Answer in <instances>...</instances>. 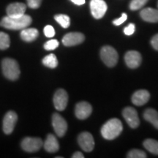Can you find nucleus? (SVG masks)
I'll list each match as a JSON object with an SVG mask.
<instances>
[{"label":"nucleus","instance_id":"1","mask_svg":"<svg viewBox=\"0 0 158 158\" xmlns=\"http://www.w3.org/2000/svg\"><path fill=\"white\" fill-rule=\"evenodd\" d=\"M32 19L28 15H23L20 17L12 18L4 17L0 21V25L4 28L12 30H20L29 27L31 23Z\"/></svg>","mask_w":158,"mask_h":158},{"label":"nucleus","instance_id":"16","mask_svg":"<svg viewBox=\"0 0 158 158\" xmlns=\"http://www.w3.org/2000/svg\"><path fill=\"white\" fill-rule=\"evenodd\" d=\"M150 99V94L147 90L140 89L136 91L132 96V102L137 106L145 105Z\"/></svg>","mask_w":158,"mask_h":158},{"label":"nucleus","instance_id":"14","mask_svg":"<svg viewBox=\"0 0 158 158\" xmlns=\"http://www.w3.org/2000/svg\"><path fill=\"white\" fill-rule=\"evenodd\" d=\"M92 112V106L87 102H80L76 104L75 114L79 119H86L91 115Z\"/></svg>","mask_w":158,"mask_h":158},{"label":"nucleus","instance_id":"32","mask_svg":"<svg viewBox=\"0 0 158 158\" xmlns=\"http://www.w3.org/2000/svg\"><path fill=\"white\" fill-rule=\"evenodd\" d=\"M152 46L153 47L155 50L158 51V34L155 35L151 40Z\"/></svg>","mask_w":158,"mask_h":158},{"label":"nucleus","instance_id":"24","mask_svg":"<svg viewBox=\"0 0 158 158\" xmlns=\"http://www.w3.org/2000/svg\"><path fill=\"white\" fill-rule=\"evenodd\" d=\"M10 45V39L9 35L3 31H0V49L5 50L8 48Z\"/></svg>","mask_w":158,"mask_h":158},{"label":"nucleus","instance_id":"4","mask_svg":"<svg viewBox=\"0 0 158 158\" xmlns=\"http://www.w3.org/2000/svg\"><path fill=\"white\" fill-rule=\"evenodd\" d=\"M100 57L103 61L105 64L112 68L118 62V54L113 47L106 45L102 47L100 51Z\"/></svg>","mask_w":158,"mask_h":158},{"label":"nucleus","instance_id":"31","mask_svg":"<svg viewBox=\"0 0 158 158\" xmlns=\"http://www.w3.org/2000/svg\"><path fill=\"white\" fill-rule=\"evenodd\" d=\"M127 14H126V13H122V16L120 17L119 19L114 20V21H113V23L115 26H119V25H121L122 23H123L124 21L127 20Z\"/></svg>","mask_w":158,"mask_h":158},{"label":"nucleus","instance_id":"18","mask_svg":"<svg viewBox=\"0 0 158 158\" xmlns=\"http://www.w3.org/2000/svg\"><path fill=\"white\" fill-rule=\"evenodd\" d=\"M44 149L45 151L50 153H55L58 151L59 149V142L57 141L56 138L52 134H49L47 136L44 144Z\"/></svg>","mask_w":158,"mask_h":158},{"label":"nucleus","instance_id":"22","mask_svg":"<svg viewBox=\"0 0 158 158\" xmlns=\"http://www.w3.org/2000/svg\"><path fill=\"white\" fill-rule=\"evenodd\" d=\"M43 64L48 68H55L58 65V60H57L56 56L54 54H51L47 55L46 56L43 58Z\"/></svg>","mask_w":158,"mask_h":158},{"label":"nucleus","instance_id":"2","mask_svg":"<svg viewBox=\"0 0 158 158\" xmlns=\"http://www.w3.org/2000/svg\"><path fill=\"white\" fill-rule=\"evenodd\" d=\"M123 130L122 122L118 118L108 120L101 128V134L105 139L113 140L121 134Z\"/></svg>","mask_w":158,"mask_h":158},{"label":"nucleus","instance_id":"26","mask_svg":"<svg viewBox=\"0 0 158 158\" xmlns=\"http://www.w3.org/2000/svg\"><path fill=\"white\" fill-rule=\"evenodd\" d=\"M127 157L128 158H146L147 154L143 151L139 149H133L130 151L127 154Z\"/></svg>","mask_w":158,"mask_h":158},{"label":"nucleus","instance_id":"12","mask_svg":"<svg viewBox=\"0 0 158 158\" xmlns=\"http://www.w3.org/2000/svg\"><path fill=\"white\" fill-rule=\"evenodd\" d=\"M84 35L81 32H70L66 34L62 38V43L65 46H74L84 41Z\"/></svg>","mask_w":158,"mask_h":158},{"label":"nucleus","instance_id":"28","mask_svg":"<svg viewBox=\"0 0 158 158\" xmlns=\"http://www.w3.org/2000/svg\"><path fill=\"white\" fill-rule=\"evenodd\" d=\"M43 31H44V34L47 37H53L55 35V30L54 27L51 25L45 26Z\"/></svg>","mask_w":158,"mask_h":158},{"label":"nucleus","instance_id":"3","mask_svg":"<svg viewBox=\"0 0 158 158\" xmlns=\"http://www.w3.org/2000/svg\"><path fill=\"white\" fill-rule=\"evenodd\" d=\"M2 69L4 76L9 80L15 81L19 78V65L15 59L10 58L4 59L2 62Z\"/></svg>","mask_w":158,"mask_h":158},{"label":"nucleus","instance_id":"33","mask_svg":"<svg viewBox=\"0 0 158 158\" xmlns=\"http://www.w3.org/2000/svg\"><path fill=\"white\" fill-rule=\"evenodd\" d=\"M72 157L73 158H84V155H83L81 152H75L73 155Z\"/></svg>","mask_w":158,"mask_h":158},{"label":"nucleus","instance_id":"17","mask_svg":"<svg viewBox=\"0 0 158 158\" xmlns=\"http://www.w3.org/2000/svg\"><path fill=\"white\" fill-rule=\"evenodd\" d=\"M141 19L143 21L150 23H157L158 22V10L147 7L144 8L141 11Z\"/></svg>","mask_w":158,"mask_h":158},{"label":"nucleus","instance_id":"5","mask_svg":"<svg viewBox=\"0 0 158 158\" xmlns=\"http://www.w3.org/2000/svg\"><path fill=\"white\" fill-rule=\"evenodd\" d=\"M52 125L55 133L59 137H63L68 130L66 120L60 114L55 113L52 116Z\"/></svg>","mask_w":158,"mask_h":158},{"label":"nucleus","instance_id":"10","mask_svg":"<svg viewBox=\"0 0 158 158\" xmlns=\"http://www.w3.org/2000/svg\"><path fill=\"white\" fill-rule=\"evenodd\" d=\"M68 94L64 89H59L55 92L54 96V104L56 110H64L68 106Z\"/></svg>","mask_w":158,"mask_h":158},{"label":"nucleus","instance_id":"21","mask_svg":"<svg viewBox=\"0 0 158 158\" xmlns=\"http://www.w3.org/2000/svg\"><path fill=\"white\" fill-rule=\"evenodd\" d=\"M143 147L147 149L149 152L154 155H158V141L156 140L148 138L143 141Z\"/></svg>","mask_w":158,"mask_h":158},{"label":"nucleus","instance_id":"34","mask_svg":"<svg viewBox=\"0 0 158 158\" xmlns=\"http://www.w3.org/2000/svg\"><path fill=\"white\" fill-rule=\"evenodd\" d=\"M70 1L77 5H82L85 3V0H70Z\"/></svg>","mask_w":158,"mask_h":158},{"label":"nucleus","instance_id":"25","mask_svg":"<svg viewBox=\"0 0 158 158\" xmlns=\"http://www.w3.org/2000/svg\"><path fill=\"white\" fill-rule=\"evenodd\" d=\"M149 0H132L130 3V8L132 10H137L143 7Z\"/></svg>","mask_w":158,"mask_h":158},{"label":"nucleus","instance_id":"23","mask_svg":"<svg viewBox=\"0 0 158 158\" xmlns=\"http://www.w3.org/2000/svg\"><path fill=\"white\" fill-rule=\"evenodd\" d=\"M54 19L60 24L63 28L67 29L70 27V17L67 15L59 14L54 16Z\"/></svg>","mask_w":158,"mask_h":158},{"label":"nucleus","instance_id":"30","mask_svg":"<svg viewBox=\"0 0 158 158\" xmlns=\"http://www.w3.org/2000/svg\"><path fill=\"white\" fill-rule=\"evenodd\" d=\"M135 24H134V23H130L129 25L127 26V27L124 29V33L126 35L130 36V35H132L134 32H135Z\"/></svg>","mask_w":158,"mask_h":158},{"label":"nucleus","instance_id":"8","mask_svg":"<svg viewBox=\"0 0 158 158\" xmlns=\"http://www.w3.org/2000/svg\"><path fill=\"white\" fill-rule=\"evenodd\" d=\"M122 115L130 127L137 128L139 126L140 119L138 118V112L135 108L132 107L125 108L122 111Z\"/></svg>","mask_w":158,"mask_h":158},{"label":"nucleus","instance_id":"6","mask_svg":"<svg viewBox=\"0 0 158 158\" xmlns=\"http://www.w3.org/2000/svg\"><path fill=\"white\" fill-rule=\"evenodd\" d=\"M107 9L108 6L104 0H91L90 10L94 19H100L103 17Z\"/></svg>","mask_w":158,"mask_h":158},{"label":"nucleus","instance_id":"20","mask_svg":"<svg viewBox=\"0 0 158 158\" xmlns=\"http://www.w3.org/2000/svg\"><path fill=\"white\" fill-rule=\"evenodd\" d=\"M143 118L158 129V112L153 108H148L144 111Z\"/></svg>","mask_w":158,"mask_h":158},{"label":"nucleus","instance_id":"9","mask_svg":"<svg viewBox=\"0 0 158 158\" xmlns=\"http://www.w3.org/2000/svg\"><path fill=\"white\" fill-rule=\"evenodd\" d=\"M78 141L79 146L84 151L86 152H89L93 150L94 147V141L93 136L91 133H88V132H83L78 135Z\"/></svg>","mask_w":158,"mask_h":158},{"label":"nucleus","instance_id":"19","mask_svg":"<svg viewBox=\"0 0 158 158\" xmlns=\"http://www.w3.org/2000/svg\"><path fill=\"white\" fill-rule=\"evenodd\" d=\"M39 31L35 28L23 29L21 32V37L25 42H32L37 38Z\"/></svg>","mask_w":158,"mask_h":158},{"label":"nucleus","instance_id":"13","mask_svg":"<svg viewBox=\"0 0 158 158\" xmlns=\"http://www.w3.org/2000/svg\"><path fill=\"white\" fill-rule=\"evenodd\" d=\"M126 64L130 68L135 69L138 68L142 62L141 55L136 51H130L126 53L124 56Z\"/></svg>","mask_w":158,"mask_h":158},{"label":"nucleus","instance_id":"15","mask_svg":"<svg viewBox=\"0 0 158 158\" xmlns=\"http://www.w3.org/2000/svg\"><path fill=\"white\" fill-rule=\"evenodd\" d=\"M27 6L25 4L21 2L12 3L7 7V16L12 18L20 17L24 15Z\"/></svg>","mask_w":158,"mask_h":158},{"label":"nucleus","instance_id":"11","mask_svg":"<svg viewBox=\"0 0 158 158\" xmlns=\"http://www.w3.org/2000/svg\"><path fill=\"white\" fill-rule=\"evenodd\" d=\"M18 120V116L14 111H8L3 118V131L7 135L12 133Z\"/></svg>","mask_w":158,"mask_h":158},{"label":"nucleus","instance_id":"29","mask_svg":"<svg viewBox=\"0 0 158 158\" xmlns=\"http://www.w3.org/2000/svg\"><path fill=\"white\" fill-rule=\"evenodd\" d=\"M28 6L31 9H37L40 6L42 0H27Z\"/></svg>","mask_w":158,"mask_h":158},{"label":"nucleus","instance_id":"27","mask_svg":"<svg viewBox=\"0 0 158 158\" xmlns=\"http://www.w3.org/2000/svg\"><path fill=\"white\" fill-rule=\"evenodd\" d=\"M59 42L56 40H51L47 41L44 44V48L45 50L51 51L56 49L59 46Z\"/></svg>","mask_w":158,"mask_h":158},{"label":"nucleus","instance_id":"7","mask_svg":"<svg viewBox=\"0 0 158 158\" xmlns=\"http://www.w3.org/2000/svg\"><path fill=\"white\" fill-rule=\"evenodd\" d=\"M43 141L40 138L26 137L21 141V147L27 152H35L42 147Z\"/></svg>","mask_w":158,"mask_h":158}]
</instances>
